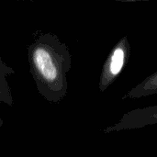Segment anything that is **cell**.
<instances>
[{"instance_id": "1", "label": "cell", "mask_w": 157, "mask_h": 157, "mask_svg": "<svg viewBox=\"0 0 157 157\" xmlns=\"http://www.w3.org/2000/svg\"><path fill=\"white\" fill-rule=\"evenodd\" d=\"M28 45L29 72L38 93L51 103L61 102L67 95V73L72 55L66 43L53 32L37 30Z\"/></svg>"}, {"instance_id": "2", "label": "cell", "mask_w": 157, "mask_h": 157, "mask_svg": "<svg viewBox=\"0 0 157 157\" xmlns=\"http://www.w3.org/2000/svg\"><path fill=\"white\" fill-rule=\"evenodd\" d=\"M131 54V45L127 36H123L111 49L102 67L98 88L100 92L106 91L119 77L127 64Z\"/></svg>"}, {"instance_id": "3", "label": "cell", "mask_w": 157, "mask_h": 157, "mask_svg": "<svg viewBox=\"0 0 157 157\" xmlns=\"http://www.w3.org/2000/svg\"><path fill=\"white\" fill-rule=\"evenodd\" d=\"M155 124H157V105L136 109L124 113L118 122L105 128L103 132L107 134L112 132L141 129Z\"/></svg>"}, {"instance_id": "4", "label": "cell", "mask_w": 157, "mask_h": 157, "mask_svg": "<svg viewBox=\"0 0 157 157\" xmlns=\"http://www.w3.org/2000/svg\"><path fill=\"white\" fill-rule=\"evenodd\" d=\"M157 94V71L153 75L147 76L143 82L138 84L127 94H125L122 99H136Z\"/></svg>"}, {"instance_id": "5", "label": "cell", "mask_w": 157, "mask_h": 157, "mask_svg": "<svg viewBox=\"0 0 157 157\" xmlns=\"http://www.w3.org/2000/svg\"><path fill=\"white\" fill-rule=\"evenodd\" d=\"M1 64V87H0V101L4 102L6 104H7L8 106H12L13 105V99H12V96L10 93V89L8 87V83L6 81V75L13 70L11 67L7 66L5 64V63L3 62V60L1 59L0 62Z\"/></svg>"}, {"instance_id": "6", "label": "cell", "mask_w": 157, "mask_h": 157, "mask_svg": "<svg viewBox=\"0 0 157 157\" xmlns=\"http://www.w3.org/2000/svg\"><path fill=\"white\" fill-rule=\"evenodd\" d=\"M113 1L126 3V2H147V1H151V0H113Z\"/></svg>"}, {"instance_id": "7", "label": "cell", "mask_w": 157, "mask_h": 157, "mask_svg": "<svg viewBox=\"0 0 157 157\" xmlns=\"http://www.w3.org/2000/svg\"><path fill=\"white\" fill-rule=\"evenodd\" d=\"M16 1H29V2H33L34 0H16Z\"/></svg>"}]
</instances>
